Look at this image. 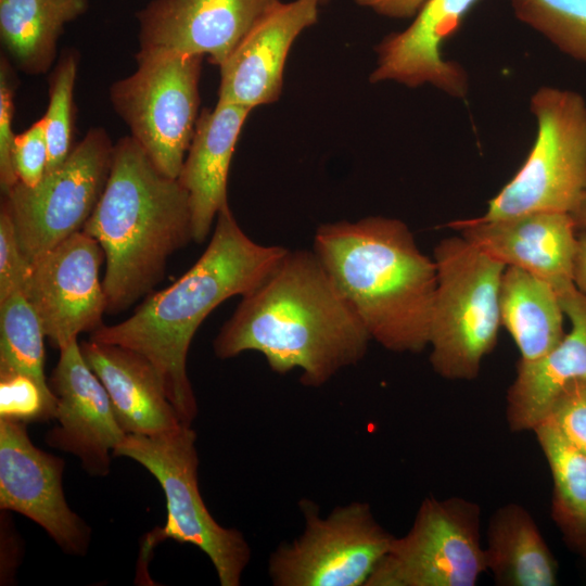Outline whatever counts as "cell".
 Wrapping results in <instances>:
<instances>
[{
	"label": "cell",
	"instance_id": "obj_30",
	"mask_svg": "<svg viewBox=\"0 0 586 586\" xmlns=\"http://www.w3.org/2000/svg\"><path fill=\"white\" fill-rule=\"evenodd\" d=\"M586 455V381L568 386L552 403L545 419Z\"/></svg>",
	"mask_w": 586,
	"mask_h": 586
},
{
	"label": "cell",
	"instance_id": "obj_13",
	"mask_svg": "<svg viewBox=\"0 0 586 586\" xmlns=\"http://www.w3.org/2000/svg\"><path fill=\"white\" fill-rule=\"evenodd\" d=\"M26 422L0 418V509L40 525L72 556H85L91 530L67 505L64 460L36 447Z\"/></svg>",
	"mask_w": 586,
	"mask_h": 586
},
{
	"label": "cell",
	"instance_id": "obj_16",
	"mask_svg": "<svg viewBox=\"0 0 586 586\" xmlns=\"http://www.w3.org/2000/svg\"><path fill=\"white\" fill-rule=\"evenodd\" d=\"M477 1L428 0L408 27L387 35L377 46L370 82L395 81L410 88L431 85L464 99L468 74L459 63L444 59L442 48Z\"/></svg>",
	"mask_w": 586,
	"mask_h": 586
},
{
	"label": "cell",
	"instance_id": "obj_27",
	"mask_svg": "<svg viewBox=\"0 0 586 586\" xmlns=\"http://www.w3.org/2000/svg\"><path fill=\"white\" fill-rule=\"evenodd\" d=\"M517 18L586 63V0H509Z\"/></svg>",
	"mask_w": 586,
	"mask_h": 586
},
{
	"label": "cell",
	"instance_id": "obj_32",
	"mask_svg": "<svg viewBox=\"0 0 586 586\" xmlns=\"http://www.w3.org/2000/svg\"><path fill=\"white\" fill-rule=\"evenodd\" d=\"M49 161L43 118L28 129L16 135L13 149V163L18 181L34 187L43 178Z\"/></svg>",
	"mask_w": 586,
	"mask_h": 586
},
{
	"label": "cell",
	"instance_id": "obj_22",
	"mask_svg": "<svg viewBox=\"0 0 586 586\" xmlns=\"http://www.w3.org/2000/svg\"><path fill=\"white\" fill-rule=\"evenodd\" d=\"M487 571L500 586H553L558 563L532 515L518 504L496 510L487 527Z\"/></svg>",
	"mask_w": 586,
	"mask_h": 586
},
{
	"label": "cell",
	"instance_id": "obj_1",
	"mask_svg": "<svg viewBox=\"0 0 586 586\" xmlns=\"http://www.w3.org/2000/svg\"><path fill=\"white\" fill-rule=\"evenodd\" d=\"M370 334L315 252L288 250L275 269L242 296L213 343L218 358L260 353L279 374L301 370L319 387L366 355Z\"/></svg>",
	"mask_w": 586,
	"mask_h": 586
},
{
	"label": "cell",
	"instance_id": "obj_37",
	"mask_svg": "<svg viewBox=\"0 0 586 586\" xmlns=\"http://www.w3.org/2000/svg\"><path fill=\"white\" fill-rule=\"evenodd\" d=\"M330 0H323V4L328 3Z\"/></svg>",
	"mask_w": 586,
	"mask_h": 586
},
{
	"label": "cell",
	"instance_id": "obj_5",
	"mask_svg": "<svg viewBox=\"0 0 586 586\" xmlns=\"http://www.w3.org/2000/svg\"><path fill=\"white\" fill-rule=\"evenodd\" d=\"M437 282L430 321V362L449 380L477 377L497 343L506 265L461 237L434 249Z\"/></svg>",
	"mask_w": 586,
	"mask_h": 586
},
{
	"label": "cell",
	"instance_id": "obj_23",
	"mask_svg": "<svg viewBox=\"0 0 586 586\" xmlns=\"http://www.w3.org/2000/svg\"><path fill=\"white\" fill-rule=\"evenodd\" d=\"M500 323L510 333L521 361L536 360L564 336L565 316L555 286L528 271L507 266L499 291Z\"/></svg>",
	"mask_w": 586,
	"mask_h": 586
},
{
	"label": "cell",
	"instance_id": "obj_19",
	"mask_svg": "<svg viewBox=\"0 0 586 586\" xmlns=\"http://www.w3.org/2000/svg\"><path fill=\"white\" fill-rule=\"evenodd\" d=\"M558 294L571 329L543 357L519 361L507 394V420L515 432L533 431L568 386L586 381V295L575 284Z\"/></svg>",
	"mask_w": 586,
	"mask_h": 586
},
{
	"label": "cell",
	"instance_id": "obj_18",
	"mask_svg": "<svg viewBox=\"0 0 586 586\" xmlns=\"http://www.w3.org/2000/svg\"><path fill=\"white\" fill-rule=\"evenodd\" d=\"M449 226L506 266L528 271L557 291L574 284L577 228L569 213L533 212L497 220L476 217Z\"/></svg>",
	"mask_w": 586,
	"mask_h": 586
},
{
	"label": "cell",
	"instance_id": "obj_29",
	"mask_svg": "<svg viewBox=\"0 0 586 586\" xmlns=\"http://www.w3.org/2000/svg\"><path fill=\"white\" fill-rule=\"evenodd\" d=\"M0 418L47 421L53 415L38 384L20 373L0 374Z\"/></svg>",
	"mask_w": 586,
	"mask_h": 586
},
{
	"label": "cell",
	"instance_id": "obj_20",
	"mask_svg": "<svg viewBox=\"0 0 586 586\" xmlns=\"http://www.w3.org/2000/svg\"><path fill=\"white\" fill-rule=\"evenodd\" d=\"M252 110L218 102L203 110L178 180L187 190L192 213L193 241L203 243L218 213L229 206L227 181L242 127Z\"/></svg>",
	"mask_w": 586,
	"mask_h": 586
},
{
	"label": "cell",
	"instance_id": "obj_8",
	"mask_svg": "<svg viewBox=\"0 0 586 586\" xmlns=\"http://www.w3.org/2000/svg\"><path fill=\"white\" fill-rule=\"evenodd\" d=\"M136 60L137 69L110 87L111 102L155 167L178 179L199 117L203 56L156 53Z\"/></svg>",
	"mask_w": 586,
	"mask_h": 586
},
{
	"label": "cell",
	"instance_id": "obj_6",
	"mask_svg": "<svg viewBox=\"0 0 586 586\" xmlns=\"http://www.w3.org/2000/svg\"><path fill=\"white\" fill-rule=\"evenodd\" d=\"M117 456L143 466L157 480L166 498V522L144 537L141 560L144 562L165 539L191 544L209 558L221 586H240L251 548L239 530L221 526L202 499L196 433L191 425L152 435L128 434L114 450Z\"/></svg>",
	"mask_w": 586,
	"mask_h": 586
},
{
	"label": "cell",
	"instance_id": "obj_2",
	"mask_svg": "<svg viewBox=\"0 0 586 586\" xmlns=\"http://www.w3.org/2000/svg\"><path fill=\"white\" fill-rule=\"evenodd\" d=\"M286 252L253 241L227 206L217 215L207 247L186 273L170 286L151 293L126 320L100 326L89 340L126 347L148 359L181 422L191 425L198 403L187 357L196 330L222 302L260 284Z\"/></svg>",
	"mask_w": 586,
	"mask_h": 586
},
{
	"label": "cell",
	"instance_id": "obj_34",
	"mask_svg": "<svg viewBox=\"0 0 586 586\" xmlns=\"http://www.w3.org/2000/svg\"><path fill=\"white\" fill-rule=\"evenodd\" d=\"M428 0H354L362 8L391 18L413 17Z\"/></svg>",
	"mask_w": 586,
	"mask_h": 586
},
{
	"label": "cell",
	"instance_id": "obj_36",
	"mask_svg": "<svg viewBox=\"0 0 586 586\" xmlns=\"http://www.w3.org/2000/svg\"><path fill=\"white\" fill-rule=\"evenodd\" d=\"M570 215L577 229L586 230V183L578 203Z\"/></svg>",
	"mask_w": 586,
	"mask_h": 586
},
{
	"label": "cell",
	"instance_id": "obj_21",
	"mask_svg": "<svg viewBox=\"0 0 586 586\" xmlns=\"http://www.w3.org/2000/svg\"><path fill=\"white\" fill-rule=\"evenodd\" d=\"M79 346L88 366L104 385L127 435H152L183 424L148 359L115 344L88 340Z\"/></svg>",
	"mask_w": 586,
	"mask_h": 586
},
{
	"label": "cell",
	"instance_id": "obj_12",
	"mask_svg": "<svg viewBox=\"0 0 586 586\" xmlns=\"http://www.w3.org/2000/svg\"><path fill=\"white\" fill-rule=\"evenodd\" d=\"M104 259L98 241L80 230L31 262L23 293L59 351L103 324L107 302L99 270Z\"/></svg>",
	"mask_w": 586,
	"mask_h": 586
},
{
	"label": "cell",
	"instance_id": "obj_15",
	"mask_svg": "<svg viewBox=\"0 0 586 586\" xmlns=\"http://www.w3.org/2000/svg\"><path fill=\"white\" fill-rule=\"evenodd\" d=\"M49 386L56 400L53 417L56 425L47 432V444L75 455L88 474L106 476L114 450L127 434L77 340L60 349Z\"/></svg>",
	"mask_w": 586,
	"mask_h": 586
},
{
	"label": "cell",
	"instance_id": "obj_35",
	"mask_svg": "<svg viewBox=\"0 0 586 586\" xmlns=\"http://www.w3.org/2000/svg\"><path fill=\"white\" fill-rule=\"evenodd\" d=\"M573 282L586 295V230L577 234V249L573 267Z\"/></svg>",
	"mask_w": 586,
	"mask_h": 586
},
{
	"label": "cell",
	"instance_id": "obj_31",
	"mask_svg": "<svg viewBox=\"0 0 586 586\" xmlns=\"http://www.w3.org/2000/svg\"><path fill=\"white\" fill-rule=\"evenodd\" d=\"M31 263L23 253L16 229L4 203L0 211V301L22 291Z\"/></svg>",
	"mask_w": 586,
	"mask_h": 586
},
{
	"label": "cell",
	"instance_id": "obj_24",
	"mask_svg": "<svg viewBox=\"0 0 586 586\" xmlns=\"http://www.w3.org/2000/svg\"><path fill=\"white\" fill-rule=\"evenodd\" d=\"M87 8L88 0H0L1 41L20 69L44 74L64 26Z\"/></svg>",
	"mask_w": 586,
	"mask_h": 586
},
{
	"label": "cell",
	"instance_id": "obj_14",
	"mask_svg": "<svg viewBox=\"0 0 586 586\" xmlns=\"http://www.w3.org/2000/svg\"><path fill=\"white\" fill-rule=\"evenodd\" d=\"M280 0H151L137 12V55L207 56L221 66L254 24Z\"/></svg>",
	"mask_w": 586,
	"mask_h": 586
},
{
	"label": "cell",
	"instance_id": "obj_26",
	"mask_svg": "<svg viewBox=\"0 0 586 586\" xmlns=\"http://www.w3.org/2000/svg\"><path fill=\"white\" fill-rule=\"evenodd\" d=\"M44 336L37 314L22 291L0 301V374L20 373L33 379L54 417L56 400L43 369Z\"/></svg>",
	"mask_w": 586,
	"mask_h": 586
},
{
	"label": "cell",
	"instance_id": "obj_4",
	"mask_svg": "<svg viewBox=\"0 0 586 586\" xmlns=\"http://www.w3.org/2000/svg\"><path fill=\"white\" fill-rule=\"evenodd\" d=\"M82 231L104 252L106 311L120 313L150 293L168 257L193 241L189 194L131 136L123 137L114 144L106 184Z\"/></svg>",
	"mask_w": 586,
	"mask_h": 586
},
{
	"label": "cell",
	"instance_id": "obj_28",
	"mask_svg": "<svg viewBox=\"0 0 586 586\" xmlns=\"http://www.w3.org/2000/svg\"><path fill=\"white\" fill-rule=\"evenodd\" d=\"M77 67L78 55L74 51H67L58 61L50 78L49 104L42 117L49 149L46 174L60 167L73 149L74 87Z\"/></svg>",
	"mask_w": 586,
	"mask_h": 586
},
{
	"label": "cell",
	"instance_id": "obj_10",
	"mask_svg": "<svg viewBox=\"0 0 586 586\" xmlns=\"http://www.w3.org/2000/svg\"><path fill=\"white\" fill-rule=\"evenodd\" d=\"M480 513L477 504L463 498H425L366 586H474L487 571Z\"/></svg>",
	"mask_w": 586,
	"mask_h": 586
},
{
	"label": "cell",
	"instance_id": "obj_33",
	"mask_svg": "<svg viewBox=\"0 0 586 586\" xmlns=\"http://www.w3.org/2000/svg\"><path fill=\"white\" fill-rule=\"evenodd\" d=\"M14 87L8 60L0 64V184L5 194L18 182L13 163L16 135L12 129L14 115Z\"/></svg>",
	"mask_w": 586,
	"mask_h": 586
},
{
	"label": "cell",
	"instance_id": "obj_9",
	"mask_svg": "<svg viewBox=\"0 0 586 586\" xmlns=\"http://www.w3.org/2000/svg\"><path fill=\"white\" fill-rule=\"evenodd\" d=\"M303 533L270 556L275 586H366L394 536L375 520L367 502L353 501L327 517L309 501L300 502Z\"/></svg>",
	"mask_w": 586,
	"mask_h": 586
},
{
	"label": "cell",
	"instance_id": "obj_25",
	"mask_svg": "<svg viewBox=\"0 0 586 586\" xmlns=\"http://www.w3.org/2000/svg\"><path fill=\"white\" fill-rule=\"evenodd\" d=\"M533 432L552 476L553 521L568 543L586 556V455L547 421Z\"/></svg>",
	"mask_w": 586,
	"mask_h": 586
},
{
	"label": "cell",
	"instance_id": "obj_11",
	"mask_svg": "<svg viewBox=\"0 0 586 586\" xmlns=\"http://www.w3.org/2000/svg\"><path fill=\"white\" fill-rule=\"evenodd\" d=\"M113 151L107 132L91 128L63 164L38 184L18 181L4 194L21 249L30 263L82 230L103 193Z\"/></svg>",
	"mask_w": 586,
	"mask_h": 586
},
{
	"label": "cell",
	"instance_id": "obj_3",
	"mask_svg": "<svg viewBox=\"0 0 586 586\" xmlns=\"http://www.w3.org/2000/svg\"><path fill=\"white\" fill-rule=\"evenodd\" d=\"M313 251L371 340L395 353L429 345L436 265L404 221L368 216L322 224Z\"/></svg>",
	"mask_w": 586,
	"mask_h": 586
},
{
	"label": "cell",
	"instance_id": "obj_7",
	"mask_svg": "<svg viewBox=\"0 0 586 586\" xmlns=\"http://www.w3.org/2000/svg\"><path fill=\"white\" fill-rule=\"evenodd\" d=\"M536 137L523 165L488 202L481 220L533 212L571 214L586 183V101L544 86L530 99Z\"/></svg>",
	"mask_w": 586,
	"mask_h": 586
},
{
	"label": "cell",
	"instance_id": "obj_17",
	"mask_svg": "<svg viewBox=\"0 0 586 586\" xmlns=\"http://www.w3.org/2000/svg\"><path fill=\"white\" fill-rule=\"evenodd\" d=\"M321 4L323 0L280 1L266 12L219 67L218 102L250 110L276 102L289 51L317 23Z\"/></svg>",
	"mask_w": 586,
	"mask_h": 586
}]
</instances>
